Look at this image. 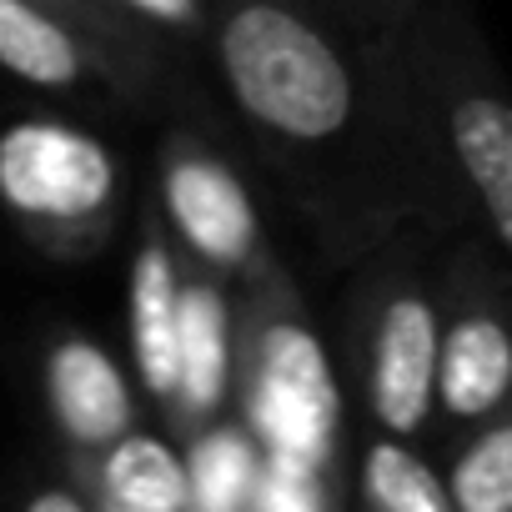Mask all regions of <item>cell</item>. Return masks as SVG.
Here are the masks:
<instances>
[{"label": "cell", "mask_w": 512, "mask_h": 512, "mask_svg": "<svg viewBox=\"0 0 512 512\" xmlns=\"http://www.w3.org/2000/svg\"><path fill=\"white\" fill-rule=\"evenodd\" d=\"M41 382H46V407L56 417V432L76 452L96 457L101 447H111L121 432L136 427V397L121 362L81 332L51 342Z\"/></svg>", "instance_id": "7"}, {"label": "cell", "mask_w": 512, "mask_h": 512, "mask_svg": "<svg viewBox=\"0 0 512 512\" xmlns=\"http://www.w3.org/2000/svg\"><path fill=\"white\" fill-rule=\"evenodd\" d=\"M241 412L262 452L332 472L342 387L322 337L297 317V307H256L241 347Z\"/></svg>", "instance_id": "3"}, {"label": "cell", "mask_w": 512, "mask_h": 512, "mask_svg": "<svg viewBox=\"0 0 512 512\" xmlns=\"http://www.w3.org/2000/svg\"><path fill=\"white\" fill-rule=\"evenodd\" d=\"M442 307L422 287H392L362 342V387L382 432L417 437L437 417Z\"/></svg>", "instance_id": "5"}, {"label": "cell", "mask_w": 512, "mask_h": 512, "mask_svg": "<svg viewBox=\"0 0 512 512\" xmlns=\"http://www.w3.org/2000/svg\"><path fill=\"white\" fill-rule=\"evenodd\" d=\"M0 71L36 91H81L96 81V51L46 0H0Z\"/></svg>", "instance_id": "10"}, {"label": "cell", "mask_w": 512, "mask_h": 512, "mask_svg": "<svg viewBox=\"0 0 512 512\" xmlns=\"http://www.w3.org/2000/svg\"><path fill=\"white\" fill-rule=\"evenodd\" d=\"M121 11L161 26V31H176V36H201L206 31V0H116Z\"/></svg>", "instance_id": "17"}, {"label": "cell", "mask_w": 512, "mask_h": 512, "mask_svg": "<svg viewBox=\"0 0 512 512\" xmlns=\"http://www.w3.org/2000/svg\"><path fill=\"white\" fill-rule=\"evenodd\" d=\"M131 362L151 402L176 412L181 397V272L166 236L146 221L131 262Z\"/></svg>", "instance_id": "8"}, {"label": "cell", "mask_w": 512, "mask_h": 512, "mask_svg": "<svg viewBox=\"0 0 512 512\" xmlns=\"http://www.w3.org/2000/svg\"><path fill=\"white\" fill-rule=\"evenodd\" d=\"M46 6H56L61 16H96L101 0H46Z\"/></svg>", "instance_id": "19"}, {"label": "cell", "mask_w": 512, "mask_h": 512, "mask_svg": "<svg viewBox=\"0 0 512 512\" xmlns=\"http://www.w3.org/2000/svg\"><path fill=\"white\" fill-rule=\"evenodd\" d=\"M362 497L377 512H452L447 472L407 447V437L387 432L362 452Z\"/></svg>", "instance_id": "15"}, {"label": "cell", "mask_w": 512, "mask_h": 512, "mask_svg": "<svg viewBox=\"0 0 512 512\" xmlns=\"http://www.w3.org/2000/svg\"><path fill=\"white\" fill-rule=\"evenodd\" d=\"M216 61L236 106L287 146H327L357 121L352 61L287 0H231Z\"/></svg>", "instance_id": "1"}, {"label": "cell", "mask_w": 512, "mask_h": 512, "mask_svg": "<svg viewBox=\"0 0 512 512\" xmlns=\"http://www.w3.org/2000/svg\"><path fill=\"white\" fill-rule=\"evenodd\" d=\"M452 512H512V407L502 402L447 467Z\"/></svg>", "instance_id": "14"}, {"label": "cell", "mask_w": 512, "mask_h": 512, "mask_svg": "<svg viewBox=\"0 0 512 512\" xmlns=\"http://www.w3.org/2000/svg\"><path fill=\"white\" fill-rule=\"evenodd\" d=\"M447 146L492 236L512 251V101L472 81L457 86L447 96Z\"/></svg>", "instance_id": "9"}, {"label": "cell", "mask_w": 512, "mask_h": 512, "mask_svg": "<svg viewBox=\"0 0 512 512\" xmlns=\"http://www.w3.org/2000/svg\"><path fill=\"white\" fill-rule=\"evenodd\" d=\"M262 442L241 422H206L191 437V507L196 512H241L251 507L256 477H262Z\"/></svg>", "instance_id": "13"}, {"label": "cell", "mask_w": 512, "mask_h": 512, "mask_svg": "<svg viewBox=\"0 0 512 512\" xmlns=\"http://www.w3.org/2000/svg\"><path fill=\"white\" fill-rule=\"evenodd\" d=\"M26 507L31 512H86V497L81 492H36Z\"/></svg>", "instance_id": "18"}, {"label": "cell", "mask_w": 512, "mask_h": 512, "mask_svg": "<svg viewBox=\"0 0 512 512\" xmlns=\"http://www.w3.org/2000/svg\"><path fill=\"white\" fill-rule=\"evenodd\" d=\"M512 402V312L487 297H457L442 312L437 352V412L452 427H472Z\"/></svg>", "instance_id": "6"}, {"label": "cell", "mask_w": 512, "mask_h": 512, "mask_svg": "<svg viewBox=\"0 0 512 512\" xmlns=\"http://www.w3.org/2000/svg\"><path fill=\"white\" fill-rule=\"evenodd\" d=\"M91 497L111 512H186L191 472L186 452H176L156 432H121L91 462Z\"/></svg>", "instance_id": "12"}, {"label": "cell", "mask_w": 512, "mask_h": 512, "mask_svg": "<svg viewBox=\"0 0 512 512\" xmlns=\"http://www.w3.org/2000/svg\"><path fill=\"white\" fill-rule=\"evenodd\" d=\"M236 352H231V307L211 277L181 282V397L176 417L186 427H206L231 392Z\"/></svg>", "instance_id": "11"}, {"label": "cell", "mask_w": 512, "mask_h": 512, "mask_svg": "<svg viewBox=\"0 0 512 512\" xmlns=\"http://www.w3.org/2000/svg\"><path fill=\"white\" fill-rule=\"evenodd\" d=\"M121 161L86 126L21 116L0 126V206L51 256L81 262L116 231Z\"/></svg>", "instance_id": "2"}, {"label": "cell", "mask_w": 512, "mask_h": 512, "mask_svg": "<svg viewBox=\"0 0 512 512\" xmlns=\"http://www.w3.org/2000/svg\"><path fill=\"white\" fill-rule=\"evenodd\" d=\"M332 497H327V472L302 462V457H282V452H267L262 457V477H256V492H251V507L256 512H322Z\"/></svg>", "instance_id": "16"}, {"label": "cell", "mask_w": 512, "mask_h": 512, "mask_svg": "<svg viewBox=\"0 0 512 512\" xmlns=\"http://www.w3.org/2000/svg\"><path fill=\"white\" fill-rule=\"evenodd\" d=\"M161 211L176 241L216 277L262 267V216L246 181L196 136H171L161 151Z\"/></svg>", "instance_id": "4"}]
</instances>
